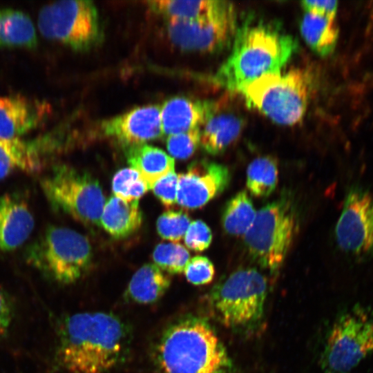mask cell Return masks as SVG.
<instances>
[{"label":"cell","instance_id":"6","mask_svg":"<svg viewBox=\"0 0 373 373\" xmlns=\"http://www.w3.org/2000/svg\"><path fill=\"white\" fill-rule=\"evenodd\" d=\"M296 225L295 206L288 195L263 206L245 233V243L251 258L261 267L276 272L286 258Z\"/></svg>","mask_w":373,"mask_h":373},{"label":"cell","instance_id":"15","mask_svg":"<svg viewBox=\"0 0 373 373\" xmlns=\"http://www.w3.org/2000/svg\"><path fill=\"white\" fill-rule=\"evenodd\" d=\"M50 112L44 101L23 96L0 97V140H12L37 127Z\"/></svg>","mask_w":373,"mask_h":373},{"label":"cell","instance_id":"25","mask_svg":"<svg viewBox=\"0 0 373 373\" xmlns=\"http://www.w3.org/2000/svg\"><path fill=\"white\" fill-rule=\"evenodd\" d=\"M37 44L36 30L28 15L0 8V46L33 48Z\"/></svg>","mask_w":373,"mask_h":373},{"label":"cell","instance_id":"31","mask_svg":"<svg viewBox=\"0 0 373 373\" xmlns=\"http://www.w3.org/2000/svg\"><path fill=\"white\" fill-rule=\"evenodd\" d=\"M200 128L167 135L166 147L171 157L179 160L189 158L200 144Z\"/></svg>","mask_w":373,"mask_h":373},{"label":"cell","instance_id":"33","mask_svg":"<svg viewBox=\"0 0 373 373\" xmlns=\"http://www.w3.org/2000/svg\"><path fill=\"white\" fill-rule=\"evenodd\" d=\"M184 238L189 249L195 251H202L211 245L212 233L205 222L196 220L190 223Z\"/></svg>","mask_w":373,"mask_h":373},{"label":"cell","instance_id":"16","mask_svg":"<svg viewBox=\"0 0 373 373\" xmlns=\"http://www.w3.org/2000/svg\"><path fill=\"white\" fill-rule=\"evenodd\" d=\"M52 145L48 137L32 140H0V180L16 171L35 173L41 170Z\"/></svg>","mask_w":373,"mask_h":373},{"label":"cell","instance_id":"13","mask_svg":"<svg viewBox=\"0 0 373 373\" xmlns=\"http://www.w3.org/2000/svg\"><path fill=\"white\" fill-rule=\"evenodd\" d=\"M176 202L184 209H195L222 193L230 183L231 173L222 164L207 160L191 163L178 175Z\"/></svg>","mask_w":373,"mask_h":373},{"label":"cell","instance_id":"17","mask_svg":"<svg viewBox=\"0 0 373 373\" xmlns=\"http://www.w3.org/2000/svg\"><path fill=\"white\" fill-rule=\"evenodd\" d=\"M35 226L25 200L13 194L0 196V251H10L24 243Z\"/></svg>","mask_w":373,"mask_h":373},{"label":"cell","instance_id":"21","mask_svg":"<svg viewBox=\"0 0 373 373\" xmlns=\"http://www.w3.org/2000/svg\"><path fill=\"white\" fill-rule=\"evenodd\" d=\"M126 147L128 163L140 173L149 189L159 179L174 171L173 157L157 147L146 144Z\"/></svg>","mask_w":373,"mask_h":373},{"label":"cell","instance_id":"14","mask_svg":"<svg viewBox=\"0 0 373 373\" xmlns=\"http://www.w3.org/2000/svg\"><path fill=\"white\" fill-rule=\"evenodd\" d=\"M102 133L126 146L145 144L164 134L160 106L147 105L132 108L101 124Z\"/></svg>","mask_w":373,"mask_h":373},{"label":"cell","instance_id":"3","mask_svg":"<svg viewBox=\"0 0 373 373\" xmlns=\"http://www.w3.org/2000/svg\"><path fill=\"white\" fill-rule=\"evenodd\" d=\"M155 362L160 373H236L212 327L193 315L166 328L155 348Z\"/></svg>","mask_w":373,"mask_h":373},{"label":"cell","instance_id":"4","mask_svg":"<svg viewBox=\"0 0 373 373\" xmlns=\"http://www.w3.org/2000/svg\"><path fill=\"white\" fill-rule=\"evenodd\" d=\"M313 77L304 69L265 74L242 86L246 103L276 123L292 125L303 117L313 88Z\"/></svg>","mask_w":373,"mask_h":373},{"label":"cell","instance_id":"11","mask_svg":"<svg viewBox=\"0 0 373 373\" xmlns=\"http://www.w3.org/2000/svg\"><path fill=\"white\" fill-rule=\"evenodd\" d=\"M338 248L356 261L373 258V191L350 186L335 227Z\"/></svg>","mask_w":373,"mask_h":373},{"label":"cell","instance_id":"5","mask_svg":"<svg viewBox=\"0 0 373 373\" xmlns=\"http://www.w3.org/2000/svg\"><path fill=\"white\" fill-rule=\"evenodd\" d=\"M87 238L71 229L52 226L27 249L26 260L44 275L61 284L79 280L92 261Z\"/></svg>","mask_w":373,"mask_h":373},{"label":"cell","instance_id":"18","mask_svg":"<svg viewBox=\"0 0 373 373\" xmlns=\"http://www.w3.org/2000/svg\"><path fill=\"white\" fill-rule=\"evenodd\" d=\"M213 102L174 97L160 106L163 134L169 135L200 128L207 119Z\"/></svg>","mask_w":373,"mask_h":373},{"label":"cell","instance_id":"32","mask_svg":"<svg viewBox=\"0 0 373 373\" xmlns=\"http://www.w3.org/2000/svg\"><path fill=\"white\" fill-rule=\"evenodd\" d=\"M184 272L189 283L195 285H202L213 280L215 276V268L208 258L197 256L189 260Z\"/></svg>","mask_w":373,"mask_h":373},{"label":"cell","instance_id":"19","mask_svg":"<svg viewBox=\"0 0 373 373\" xmlns=\"http://www.w3.org/2000/svg\"><path fill=\"white\" fill-rule=\"evenodd\" d=\"M243 119L237 114L221 111L213 102L211 111L200 129V144L211 155L224 152L240 135Z\"/></svg>","mask_w":373,"mask_h":373},{"label":"cell","instance_id":"29","mask_svg":"<svg viewBox=\"0 0 373 373\" xmlns=\"http://www.w3.org/2000/svg\"><path fill=\"white\" fill-rule=\"evenodd\" d=\"M153 259L162 270L172 274L184 271L190 259L188 250L178 243H160L153 252Z\"/></svg>","mask_w":373,"mask_h":373},{"label":"cell","instance_id":"2","mask_svg":"<svg viewBox=\"0 0 373 373\" xmlns=\"http://www.w3.org/2000/svg\"><path fill=\"white\" fill-rule=\"evenodd\" d=\"M232 50L212 81L238 90L259 77L279 72L297 48L295 39L277 22L247 17L236 28Z\"/></svg>","mask_w":373,"mask_h":373},{"label":"cell","instance_id":"1","mask_svg":"<svg viewBox=\"0 0 373 373\" xmlns=\"http://www.w3.org/2000/svg\"><path fill=\"white\" fill-rule=\"evenodd\" d=\"M128 345L127 327L115 314L76 313L61 323L57 357L70 373H106L122 362Z\"/></svg>","mask_w":373,"mask_h":373},{"label":"cell","instance_id":"27","mask_svg":"<svg viewBox=\"0 0 373 373\" xmlns=\"http://www.w3.org/2000/svg\"><path fill=\"white\" fill-rule=\"evenodd\" d=\"M278 168L276 160L270 156L254 160L247 169V188L256 198H267L276 189Z\"/></svg>","mask_w":373,"mask_h":373},{"label":"cell","instance_id":"28","mask_svg":"<svg viewBox=\"0 0 373 373\" xmlns=\"http://www.w3.org/2000/svg\"><path fill=\"white\" fill-rule=\"evenodd\" d=\"M149 189L140 173L131 167L119 170L112 180L114 195L128 202L139 200Z\"/></svg>","mask_w":373,"mask_h":373},{"label":"cell","instance_id":"8","mask_svg":"<svg viewBox=\"0 0 373 373\" xmlns=\"http://www.w3.org/2000/svg\"><path fill=\"white\" fill-rule=\"evenodd\" d=\"M45 196L56 210L89 225H98L105 198L91 174L66 164L54 166L40 181Z\"/></svg>","mask_w":373,"mask_h":373},{"label":"cell","instance_id":"7","mask_svg":"<svg viewBox=\"0 0 373 373\" xmlns=\"http://www.w3.org/2000/svg\"><path fill=\"white\" fill-rule=\"evenodd\" d=\"M373 354V307L355 304L334 322L321 356L323 373H350Z\"/></svg>","mask_w":373,"mask_h":373},{"label":"cell","instance_id":"10","mask_svg":"<svg viewBox=\"0 0 373 373\" xmlns=\"http://www.w3.org/2000/svg\"><path fill=\"white\" fill-rule=\"evenodd\" d=\"M38 26L45 37L77 50L99 44L103 32L97 10L90 1H59L43 6Z\"/></svg>","mask_w":373,"mask_h":373},{"label":"cell","instance_id":"20","mask_svg":"<svg viewBox=\"0 0 373 373\" xmlns=\"http://www.w3.org/2000/svg\"><path fill=\"white\" fill-rule=\"evenodd\" d=\"M139 200L128 202L113 195L104 204L99 224L115 238H126L141 226Z\"/></svg>","mask_w":373,"mask_h":373},{"label":"cell","instance_id":"30","mask_svg":"<svg viewBox=\"0 0 373 373\" xmlns=\"http://www.w3.org/2000/svg\"><path fill=\"white\" fill-rule=\"evenodd\" d=\"M190 223V218L184 211L169 210L157 218L156 228L163 239L178 242L184 237Z\"/></svg>","mask_w":373,"mask_h":373},{"label":"cell","instance_id":"34","mask_svg":"<svg viewBox=\"0 0 373 373\" xmlns=\"http://www.w3.org/2000/svg\"><path fill=\"white\" fill-rule=\"evenodd\" d=\"M178 180V177L175 171H171L159 179L151 189L166 207H171L176 203Z\"/></svg>","mask_w":373,"mask_h":373},{"label":"cell","instance_id":"22","mask_svg":"<svg viewBox=\"0 0 373 373\" xmlns=\"http://www.w3.org/2000/svg\"><path fill=\"white\" fill-rule=\"evenodd\" d=\"M171 278L155 264H146L141 267L129 281L126 298L139 304L157 302L166 291Z\"/></svg>","mask_w":373,"mask_h":373},{"label":"cell","instance_id":"26","mask_svg":"<svg viewBox=\"0 0 373 373\" xmlns=\"http://www.w3.org/2000/svg\"><path fill=\"white\" fill-rule=\"evenodd\" d=\"M253 202L246 191L237 193L226 203L222 213V224L231 235L245 234L256 216Z\"/></svg>","mask_w":373,"mask_h":373},{"label":"cell","instance_id":"12","mask_svg":"<svg viewBox=\"0 0 373 373\" xmlns=\"http://www.w3.org/2000/svg\"><path fill=\"white\" fill-rule=\"evenodd\" d=\"M236 28L233 6L209 18L166 21L171 41L182 50L192 51L216 52L223 49L233 41Z\"/></svg>","mask_w":373,"mask_h":373},{"label":"cell","instance_id":"36","mask_svg":"<svg viewBox=\"0 0 373 373\" xmlns=\"http://www.w3.org/2000/svg\"><path fill=\"white\" fill-rule=\"evenodd\" d=\"M12 316L11 303L6 294L0 288V337L8 332Z\"/></svg>","mask_w":373,"mask_h":373},{"label":"cell","instance_id":"24","mask_svg":"<svg viewBox=\"0 0 373 373\" xmlns=\"http://www.w3.org/2000/svg\"><path fill=\"white\" fill-rule=\"evenodd\" d=\"M300 28L305 42L318 55L327 56L334 50L338 37L335 19L305 12Z\"/></svg>","mask_w":373,"mask_h":373},{"label":"cell","instance_id":"9","mask_svg":"<svg viewBox=\"0 0 373 373\" xmlns=\"http://www.w3.org/2000/svg\"><path fill=\"white\" fill-rule=\"evenodd\" d=\"M266 278L255 268L237 270L213 287L210 303L227 327L251 325L261 318L267 296Z\"/></svg>","mask_w":373,"mask_h":373},{"label":"cell","instance_id":"35","mask_svg":"<svg viewBox=\"0 0 373 373\" xmlns=\"http://www.w3.org/2000/svg\"><path fill=\"white\" fill-rule=\"evenodd\" d=\"M305 12H314L335 19L338 10L336 1H304L301 2Z\"/></svg>","mask_w":373,"mask_h":373},{"label":"cell","instance_id":"23","mask_svg":"<svg viewBox=\"0 0 373 373\" xmlns=\"http://www.w3.org/2000/svg\"><path fill=\"white\" fill-rule=\"evenodd\" d=\"M147 4L153 11L167 19L178 20L209 18L233 6L225 1L153 0L147 1Z\"/></svg>","mask_w":373,"mask_h":373}]
</instances>
